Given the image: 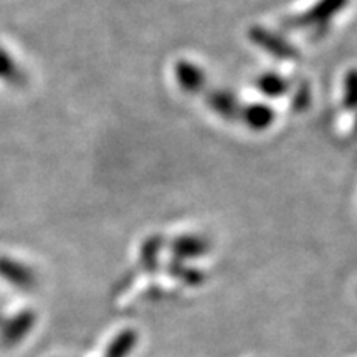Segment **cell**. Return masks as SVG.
<instances>
[{
    "label": "cell",
    "mask_w": 357,
    "mask_h": 357,
    "mask_svg": "<svg viewBox=\"0 0 357 357\" xmlns=\"http://www.w3.org/2000/svg\"><path fill=\"white\" fill-rule=\"evenodd\" d=\"M0 78L8 83H17V79L20 78L17 65L13 63L12 58L2 50H0Z\"/></svg>",
    "instance_id": "cell-1"
}]
</instances>
